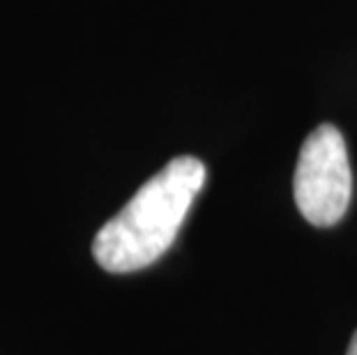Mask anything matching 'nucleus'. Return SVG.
<instances>
[{
	"instance_id": "1",
	"label": "nucleus",
	"mask_w": 357,
	"mask_h": 355,
	"mask_svg": "<svg viewBox=\"0 0 357 355\" xmlns=\"http://www.w3.org/2000/svg\"><path fill=\"white\" fill-rule=\"evenodd\" d=\"M203 183L201 160H171L102 226L93 243L95 261L118 275L153 266L173 245Z\"/></svg>"
},
{
	"instance_id": "2",
	"label": "nucleus",
	"mask_w": 357,
	"mask_h": 355,
	"mask_svg": "<svg viewBox=\"0 0 357 355\" xmlns=\"http://www.w3.org/2000/svg\"><path fill=\"white\" fill-rule=\"evenodd\" d=\"M295 203L314 226H332L346 215L353 194V173L346 141L332 125L309 134L300 150L293 180Z\"/></svg>"
},
{
	"instance_id": "3",
	"label": "nucleus",
	"mask_w": 357,
	"mask_h": 355,
	"mask_svg": "<svg viewBox=\"0 0 357 355\" xmlns=\"http://www.w3.org/2000/svg\"><path fill=\"white\" fill-rule=\"evenodd\" d=\"M346 355H357V332H355L353 339H351V346H348V353Z\"/></svg>"
}]
</instances>
